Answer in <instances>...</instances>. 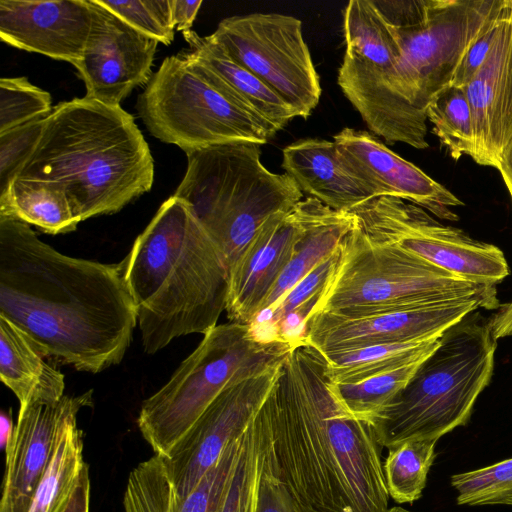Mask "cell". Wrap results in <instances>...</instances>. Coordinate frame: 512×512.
Here are the masks:
<instances>
[{
    "label": "cell",
    "instance_id": "6da1fadb",
    "mask_svg": "<svg viewBox=\"0 0 512 512\" xmlns=\"http://www.w3.org/2000/svg\"><path fill=\"white\" fill-rule=\"evenodd\" d=\"M0 315L44 356L99 373L120 363L137 323L120 263L70 257L0 215Z\"/></svg>",
    "mask_w": 512,
    "mask_h": 512
},
{
    "label": "cell",
    "instance_id": "7a4b0ae2",
    "mask_svg": "<svg viewBox=\"0 0 512 512\" xmlns=\"http://www.w3.org/2000/svg\"><path fill=\"white\" fill-rule=\"evenodd\" d=\"M278 478L294 512H387L381 447L330 392L321 356L292 350L270 393Z\"/></svg>",
    "mask_w": 512,
    "mask_h": 512
},
{
    "label": "cell",
    "instance_id": "3957f363",
    "mask_svg": "<svg viewBox=\"0 0 512 512\" xmlns=\"http://www.w3.org/2000/svg\"><path fill=\"white\" fill-rule=\"evenodd\" d=\"M120 266L147 354L180 336L207 333L225 310L224 258L189 205L174 195L161 204Z\"/></svg>",
    "mask_w": 512,
    "mask_h": 512
},
{
    "label": "cell",
    "instance_id": "277c9868",
    "mask_svg": "<svg viewBox=\"0 0 512 512\" xmlns=\"http://www.w3.org/2000/svg\"><path fill=\"white\" fill-rule=\"evenodd\" d=\"M16 177L60 183L82 222L116 213L150 191L154 159L135 118L120 105L74 98L45 118Z\"/></svg>",
    "mask_w": 512,
    "mask_h": 512
},
{
    "label": "cell",
    "instance_id": "5b68a950",
    "mask_svg": "<svg viewBox=\"0 0 512 512\" xmlns=\"http://www.w3.org/2000/svg\"><path fill=\"white\" fill-rule=\"evenodd\" d=\"M474 312L441 335L399 395L369 422L381 447L438 441L468 423L490 383L497 347L489 319Z\"/></svg>",
    "mask_w": 512,
    "mask_h": 512
},
{
    "label": "cell",
    "instance_id": "8992f818",
    "mask_svg": "<svg viewBox=\"0 0 512 512\" xmlns=\"http://www.w3.org/2000/svg\"><path fill=\"white\" fill-rule=\"evenodd\" d=\"M260 146L233 142L187 152V169L173 194L189 205L229 272L269 218L303 199L287 173L262 164Z\"/></svg>",
    "mask_w": 512,
    "mask_h": 512
},
{
    "label": "cell",
    "instance_id": "52a82bcc",
    "mask_svg": "<svg viewBox=\"0 0 512 512\" xmlns=\"http://www.w3.org/2000/svg\"><path fill=\"white\" fill-rule=\"evenodd\" d=\"M473 296L497 298L496 287L471 283L408 251L375 242L356 221L313 313L356 318Z\"/></svg>",
    "mask_w": 512,
    "mask_h": 512
},
{
    "label": "cell",
    "instance_id": "ba28073f",
    "mask_svg": "<svg viewBox=\"0 0 512 512\" xmlns=\"http://www.w3.org/2000/svg\"><path fill=\"white\" fill-rule=\"evenodd\" d=\"M292 350L257 340L248 324L216 325L143 402L137 419L142 436L156 455L167 456L227 387L285 364Z\"/></svg>",
    "mask_w": 512,
    "mask_h": 512
},
{
    "label": "cell",
    "instance_id": "9c48e42d",
    "mask_svg": "<svg viewBox=\"0 0 512 512\" xmlns=\"http://www.w3.org/2000/svg\"><path fill=\"white\" fill-rule=\"evenodd\" d=\"M399 48V92L419 111L450 86L464 56L505 0H372Z\"/></svg>",
    "mask_w": 512,
    "mask_h": 512
},
{
    "label": "cell",
    "instance_id": "30bf717a",
    "mask_svg": "<svg viewBox=\"0 0 512 512\" xmlns=\"http://www.w3.org/2000/svg\"><path fill=\"white\" fill-rule=\"evenodd\" d=\"M345 53L337 82L367 127L388 144L429 146L426 112L399 92L400 48L372 0H351L343 10Z\"/></svg>",
    "mask_w": 512,
    "mask_h": 512
},
{
    "label": "cell",
    "instance_id": "8fae6325",
    "mask_svg": "<svg viewBox=\"0 0 512 512\" xmlns=\"http://www.w3.org/2000/svg\"><path fill=\"white\" fill-rule=\"evenodd\" d=\"M147 130L185 153L214 145H263L278 132L196 73L182 53L166 57L139 94Z\"/></svg>",
    "mask_w": 512,
    "mask_h": 512
},
{
    "label": "cell",
    "instance_id": "7c38bea8",
    "mask_svg": "<svg viewBox=\"0 0 512 512\" xmlns=\"http://www.w3.org/2000/svg\"><path fill=\"white\" fill-rule=\"evenodd\" d=\"M350 212L371 240L408 251L471 283L496 287L509 275L500 248L440 224L403 199L380 196Z\"/></svg>",
    "mask_w": 512,
    "mask_h": 512
},
{
    "label": "cell",
    "instance_id": "4fadbf2b",
    "mask_svg": "<svg viewBox=\"0 0 512 512\" xmlns=\"http://www.w3.org/2000/svg\"><path fill=\"white\" fill-rule=\"evenodd\" d=\"M209 37L307 119L319 103L320 78L298 18L251 13L221 20Z\"/></svg>",
    "mask_w": 512,
    "mask_h": 512
},
{
    "label": "cell",
    "instance_id": "5bb4252c",
    "mask_svg": "<svg viewBox=\"0 0 512 512\" xmlns=\"http://www.w3.org/2000/svg\"><path fill=\"white\" fill-rule=\"evenodd\" d=\"M284 365L227 387L169 454L160 456L179 497L192 492L227 446L246 431L278 382Z\"/></svg>",
    "mask_w": 512,
    "mask_h": 512
},
{
    "label": "cell",
    "instance_id": "9a60e30c",
    "mask_svg": "<svg viewBox=\"0 0 512 512\" xmlns=\"http://www.w3.org/2000/svg\"><path fill=\"white\" fill-rule=\"evenodd\" d=\"M499 306L497 298L473 296L356 318L313 313L307 324L304 346L324 354L376 344L427 341L440 337L479 308Z\"/></svg>",
    "mask_w": 512,
    "mask_h": 512
},
{
    "label": "cell",
    "instance_id": "2e32d148",
    "mask_svg": "<svg viewBox=\"0 0 512 512\" xmlns=\"http://www.w3.org/2000/svg\"><path fill=\"white\" fill-rule=\"evenodd\" d=\"M93 21L82 57L75 62L84 97L118 106L132 90L147 84L158 42L138 32L92 0Z\"/></svg>",
    "mask_w": 512,
    "mask_h": 512
},
{
    "label": "cell",
    "instance_id": "e0dca14e",
    "mask_svg": "<svg viewBox=\"0 0 512 512\" xmlns=\"http://www.w3.org/2000/svg\"><path fill=\"white\" fill-rule=\"evenodd\" d=\"M333 141L347 168L375 198L391 196L408 200L440 219L458 220L452 208L464 203L370 132L344 128L334 135Z\"/></svg>",
    "mask_w": 512,
    "mask_h": 512
},
{
    "label": "cell",
    "instance_id": "ac0fdd59",
    "mask_svg": "<svg viewBox=\"0 0 512 512\" xmlns=\"http://www.w3.org/2000/svg\"><path fill=\"white\" fill-rule=\"evenodd\" d=\"M92 392L64 395L54 403H31L19 409L13 436L5 448L0 512H29L52 460L62 421L70 412L91 406Z\"/></svg>",
    "mask_w": 512,
    "mask_h": 512
},
{
    "label": "cell",
    "instance_id": "d6986e66",
    "mask_svg": "<svg viewBox=\"0 0 512 512\" xmlns=\"http://www.w3.org/2000/svg\"><path fill=\"white\" fill-rule=\"evenodd\" d=\"M303 199L269 218L229 272L225 311L230 322L249 324L291 260L304 231Z\"/></svg>",
    "mask_w": 512,
    "mask_h": 512
},
{
    "label": "cell",
    "instance_id": "ffe728a7",
    "mask_svg": "<svg viewBox=\"0 0 512 512\" xmlns=\"http://www.w3.org/2000/svg\"><path fill=\"white\" fill-rule=\"evenodd\" d=\"M93 13L92 0H1L0 39L73 65L82 57Z\"/></svg>",
    "mask_w": 512,
    "mask_h": 512
},
{
    "label": "cell",
    "instance_id": "44dd1931",
    "mask_svg": "<svg viewBox=\"0 0 512 512\" xmlns=\"http://www.w3.org/2000/svg\"><path fill=\"white\" fill-rule=\"evenodd\" d=\"M474 130L472 159L497 168L512 138V0H505L492 49L463 87Z\"/></svg>",
    "mask_w": 512,
    "mask_h": 512
},
{
    "label": "cell",
    "instance_id": "7402d4cb",
    "mask_svg": "<svg viewBox=\"0 0 512 512\" xmlns=\"http://www.w3.org/2000/svg\"><path fill=\"white\" fill-rule=\"evenodd\" d=\"M244 433L227 446L185 497H179L173 489L160 456L155 454L139 463L128 477L124 512H219L240 458Z\"/></svg>",
    "mask_w": 512,
    "mask_h": 512
},
{
    "label": "cell",
    "instance_id": "603a6c76",
    "mask_svg": "<svg viewBox=\"0 0 512 512\" xmlns=\"http://www.w3.org/2000/svg\"><path fill=\"white\" fill-rule=\"evenodd\" d=\"M282 168L302 193L335 210L350 212L375 198L346 166L334 141L307 138L283 149Z\"/></svg>",
    "mask_w": 512,
    "mask_h": 512
},
{
    "label": "cell",
    "instance_id": "cb8c5ba5",
    "mask_svg": "<svg viewBox=\"0 0 512 512\" xmlns=\"http://www.w3.org/2000/svg\"><path fill=\"white\" fill-rule=\"evenodd\" d=\"M182 51L192 69L229 99L245 107L277 131L297 117L295 110L254 74L233 61L209 36L183 34Z\"/></svg>",
    "mask_w": 512,
    "mask_h": 512
},
{
    "label": "cell",
    "instance_id": "d4e9b609",
    "mask_svg": "<svg viewBox=\"0 0 512 512\" xmlns=\"http://www.w3.org/2000/svg\"><path fill=\"white\" fill-rule=\"evenodd\" d=\"M0 379L17 397L20 408L31 403H54L64 396V375L1 315Z\"/></svg>",
    "mask_w": 512,
    "mask_h": 512
},
{
    "label": "cell",
    "instance_id": "484cf974",
    "mask_svg": "<svg viewBox=\"0 0 512 512\" xmlns=\"http://www.w3.org/2000/svg\"><path fill=\"white\" fill-rule=\"evenodd\" d=\"M303 203L306 211L304 231L291 260L258 313L271 308L322 260L334 253L356 224L351 212L335 211L309 196L303 199Z\"/></svg>",
    "mask_w": 512,
    "mask_h": 512
},
{
    "label": "cell",
    "instance_id": "4316f807",
    "mask_svg": "<svg viewBox=\"0 0 512 512\" xmlns=\"http://www.w3.org/2000/svg\"><path fill=\"white\" fill-rule=\"evenodd\" d=\"M342 243L276 304L255 316L248 325L257 340L287 343L293 349L304 346L309 318L339 261Z\"/></svg>",
    "mask_w": 512,
    "mask_h": 512
},
{
    "label": "cell",
    "instance_id": "83f0119b",
    "mask_svg": "<svg viewBox=\"0 0 512 512\" xmlns=\"http://www.w3.org/2000/svg\"><path fill=\"white\" fill-rule=\"evenodd\" d=\"M0 215L53 235L72 232L80 223L60 183L29 178L16 177L0 194Z\"/></svg>",
    "mask_w": 512,
    "mask_h": 512
},
{
    "label": "cell",
    "instance_id": "f1b7e54d",
    "mask_svg": "<svg viewBox=\"0 0 512 512\" xmlns=\"http://www.w3.org/2000/svg\"><path fill=\"white\" fill-rule=\"evenodd\" d=\"M440 337L427 341L385 343L317 353L324 362L325 376L329 382L354 383L423 361L438 346Z\"/></svg>",
    "mask_w": 512,
    "mask_h": 512
},
{
    "label": "cell",
    "instance_id": "f546056e",
    "mask_svg": "<svg viewBox=\"0 0 512 512\" xmlns=\"http://www.w3.org/2000/svg\"><path fill=\"white\" fill-rule=\"evenodd\" d=\"M80 410L62 421L50 465L33 497L29 512H64L85 461L82 432L77 426Z\"/></svg>",
    "mask_w": 512,
    "mask_h": 512
},
{
    "label": "cell",
    "instance_id": "4dcf8cb0",
    "mask_svg": "<svg viewBox=\"0 0 512 512\" xmlns=\"http://www.w3.org/2000/svg\"><path fill=\"white\" fill-rule=\"evenodd\" d=\"M271 440L269 394L244 433L240 458L219 512H257L264 460Z\"/></svg>",
    "mask_w": 512,
    "mask_h": 512
},
{
    "label": "cell",
    "instance_id": "1f68e13d",
    "mask_svg": "<svg viewBox=\"0 0 512 512\" xmlns=\"http://www.w3.org/2000/svg\"><path fill=\"white\" fill-rule=\"evenodd\" d=\"M421 362L354 383H333L327 380L328 388L350 415L369 423L394 401Z\"/></svg>",
    "mask_w": 512,
    "mask_h": 512
},
{
    "label": "cell",
    "instance_id": "d6a6232c",
    "mask_svg": "<svg viewBox=\"0 0 512 512\" xmlns=\"http://www.w3.org/2000/svg\"><path fill=\"white\" fill-rule=\"evenodd\" d=\"M436 440H409L389 448L383 472L389 497L412 503L422 496L434 462Z\"/></svg>",
    "mask_w": 512,
    "mask_h": 512
},
{
    "label": "cell",
    "instance_id": "836d02e7",
    "mask_svg": "<svg viewBox=\"0 0 512 512\" xmlns=\"http://www.w3.org/2000/svg\"><path fill=\"white\" fill-rule=\"evenodd\" d=\"M427 120L433 133L458 160L474 154V130L470 106L464 88L448 86L430 101L426 108Z\"/></svg>",
    "mask_w": 512,
    "mask_h": 512
},
{
    "label": "cell",
    "instance_id": "e575fe53",
    "mask_svg": "<svg viewBox=\"0 0 512 512\" xmlns=\"http://www.w3.org/2000/svg\"><path fill=\"white\" fill-rule=\"evenodd\" d=\"M458 505L512 506V458L451 476Z\"/></svg>",
    "mask_w": 512,
    "mask_h": 512
},
{
    "label": "cell",
    "instance_id": "d590c367",
    "mask_svg": "<svg viewBox=\"0 0 512 512\" xmlns=\"http://www.w3.org/2000/svg\"><path fill=\"white\" fill-rule=\"evenodd\" d=\"M53 108L50 93L33 85L27 77L0 79V133L45 118Z\"/></svg>",
    "mask_w": 512,
    "mask_h": 512
},
{
    "label": "cell",
    "instance_id": "8d00e7d4",
    "mask_svg": "<svg viewBox=\"0 0 512 512\" xmlns=\"http://www.w3.org/2000/svg\"><path fill=\"white\" fill-rule=\"evenodd\" d=\"M129 26L158 43L174 40L175 26L169 0H95Z\"/></svg>",
    "mask_w": 512,
    "mask_h": 512
},
{
    "label": "cell",
    "instance_id": "74e56055",
    "mask_svg": "<svg viewBox=\"0 0 512 512\" xmlns=\"http://www.w3.org/2000/svg\"><path fill=\"white\" fill-rule=\"evenodd\" d=\"M45 118L35 119L0 133V194L16 178L35 147Z\"/></svg>",
    "mask_w": 512,
    "mask_h": 512
},
{
    "label": "cell",
    "instance_id": "f35d334b",
    "mask_svg": "<svg viewBox=\"0 0 512 512\" xmlns=\"http://www.w3.org/2000/svg\"><path fill=\"white\" fill-rule=\"evenodd\" d=\"M257 512H294L276 472L272 440L264 460Z\"/></svg>",
    "mask_w": 512,
    "mask_h": 512
},
{
    "label": "cell",
    "instance_id": "ab89813d",
    "mask_svg": "<svg viewBox=\"0 0 512 512\" xmlns=\"http://www.w3.org/2000/svg\"><path fill=\"white\" fill-rule=\"evenodd\" d=\"M501 13L497 20L472 45V47L466 53L462 62L460 63V66L458 67L455 73V76L451 83L452 86L463 88L471 81V79L475 76L478 70L483 66L494 44L498 32Z\"/></svg>",
    "mask_w": 512,
    "mask_h": 512
},
{
    "label": "cell",
    "instance_id": "60d3db41",
    "mask_svg": "<svg viewBox=\"0 0 512 512\" xmlns=\"http://www.w3.org/2000/svg\"><path fill=\"white\" fill-rule=\"evenodd\" d=\"M175 29L186 34L191 32L202 0H169Z\"/></svg>",
    "mask_w": 512,
    "mask_h": 512
},
{
    "label": "cell",
    "instance_id": "b9f144b4",
    "mask_svg": "<svg viewBox=\"0 0 512 512\" xmlns=\"http://www.w3.org/2000/svg\"><path fill=\"white\" fill-rule=\"evenodd\" d=\"M90 479L87 463L83 466L73 491L72 497L64 512H89Z\"/></svg>",
    "mask_w": 512,
    "mask_h": 512
},
{
    "label": "cell",
    "instance_id": "7bdbcfd3",
    "mask_svg": "<svg viewBox=\"0 0 512 512\" xmlns=\"http://www.w3.org/2000/svg\"><path fill=\"white\" fill-rule=\"evenodd\" d=\"M497 312L489 319L495 340L512 336V301L500 305Z\"/></svg>",
    "mask_w": 512,
    "mask_h": 512
},
{
    "label": "cell",
    "instance_id": "ee69618b",
    "mask_svg": "<svg viewBox=\"0 0 512 512\" xmlns=\"http://www.w3.org/2000/svg\"><path fill=\"white\" fill-rule=\"evenodd\" d=\"M512 199V138L501 154L497 168Z\"/></svg>",
    "mask_w": 512,
    "mask_h": 512
},
{
    "label": "cell",
    "instance_id": "f6af8a7d",
    "mask_svg": "<svg viewBox=\"0 0 512 512\" xmlns=\"http://www.w3.org/2000/svg\"><path fill=\"white\" fill-rule=\"evenodd\" d=\"M14 426L12 422L11 412H1L0 415V440L1 448L5 450L13 436Z\"/></svg>",
    "mask_w": 512,
    "mask_h": 512
},
{
    "label": "cell",
    "instance_id": "bcb514c9",
    "mask_svg": "<svg viewBox=\"0 0 512 512\" xmlns=\"http://www.w3.org/2000/svg\"><path fill=\"white\" fill-rule=\"evenodd\" d=\"M387 512H412V511H409V510L404 509V508L399 507V506H394L392 508H389Z\"/></svg>",
    "mask_w": 512,
    "mask_h": 512
}]
</instances>
